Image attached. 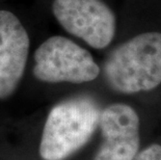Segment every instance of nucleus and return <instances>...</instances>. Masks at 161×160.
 I'll return each mask as SVG.
<instances>
[{
    "instance_id": "1",
    "label": "nucleus",
    "mask_w": 161,
    "mask_h": 160,
    "mask_svg": "<svg viewBox=\"0 0 161 160\" xmlns=\"http://www.w3.org/2000/svg\"><path fill=\"white\" fill-rule=\"evenodd\" d=\"M108 84L119 93L151 91L161 83V33L145 32L127 41L104 63Z\"/></svg>"
},
{
    "instance_id": "2",
    "label": "nucleus",
    "mask_w": 161,
    "mask_h": 160,
    "mask_svg": "<svg viewBox=\"0 0 161 160\" xmlns=\"http://www.w3.org/2000/svg\"><path fill=\"white\" fill-rule=\"evenodd\" d=\"M100 110L90 98L70 99L49 112L40 154L44 160H64L86 144L99 124Z\"/></svg>"
},
{
    "instance_id": "3",
    "label": "nucleus",
    "mask_w": 161,
    "mask_h": 160,
    "mask_svg": "<svg viewBox=\"0 0 161 160\" xmlns=\"http://www.w3.org/2000/svg\"><path fill=\"white\" fill-rule=\"evenodd\" d=\"M33 58V74L45 82L83 83L95 80L100 74V68L92 54L63 36H53L44 41Z\"/></svg>"
},
{
    "instance_id": "4",
    "label": "nucleus",
    "mask_w": 161,
    "mask_h": 160,
    "mask_svg": "<svg viewBox=\"0 0 161 160\" xmlns=\"http://www.w3.org/2000/svg\"><path fill=\"white\" fill-rule=\"evenodd\" d=\"M52 13L67 32L95 49L106 48L114 37L115 16L102 0H53Z\"/></svg>"
},
{
    "instance_id": "5",
    "label": "nucleus",
    "mask_w": 161,
    "mask_h": 160,
    "mask_svg": "<svg viewBox=\"0 0 161 160\" xmlns=\"http://www.w3.org/2000/svg\"><path fill=\"white\" fill-rule=\"evenodd\" d=\"M30 39L14 13L0 9V99L16 91L28 60Z\"/></svg>"
},
{
    "instance_id": "6",
    "label": "nucleus",
    "mask_w": 161,
    "mask_h": 160,
    "mask_svg": "<svg viewBox=\"0 0 161 160\" xmlns=\"http://www.w3.org/2000/svg\"><path fill=\"white\" fill-rule=\"evenodd\" d=\"M104 141L95 160H133L139 148V119L126 104H112L100 113Z\"/></svg>"
},
{
    "instance_id": "7",
    "label": "nucleus",
    "mask_w": 161,
    "mask_h": 160,
    "mask_svg": "<svg viewBox=\"0 0 161 160\" xmlns=\"http://www.w3.org/2000/svg\"><path fill=\"white\" fill-rule=\"evenodd\" d=\"M134 160H161V146H150L142 153H139Z\"/></svg>"
}]
</instances>
